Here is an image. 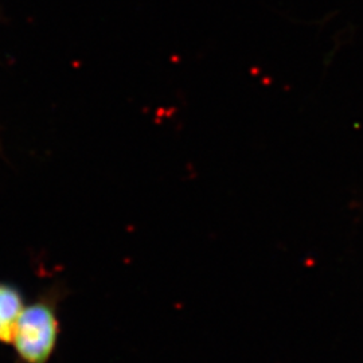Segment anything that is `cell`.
Masks as SVG:
<instances>
[{
    "mask_svg": "<svg viewBox=\"0 0 363 363\" xmlns=\"http://www.w3.org/2000/svg\"><path fill=\"white\" fill-rule=\"evenodd\" d=\"M64 298L65 288L52 284L26 304L11 343L18 363H50L61 334L60 306Z\"/></svg>",
    "mask_w": 363,
    "mask_h": 363,
    "instance_id": "1",
    "label": "cell"
},
{
    "mask_svg": "<svg viewBox=\"0 0 363 363\" xmlns=\"http://www.w3.org/2000/svg\"><path fill=\"white\" fill-rule=\"evenodd\" d=\"M26 304L23 291L19 286L0 280V345L11 346L15 328Z\"/></svg>",
    "mask_w": 363,
    "mask_h": 363,
    "instance_id": "2",
    "label": "cell"
}]
</instances>
